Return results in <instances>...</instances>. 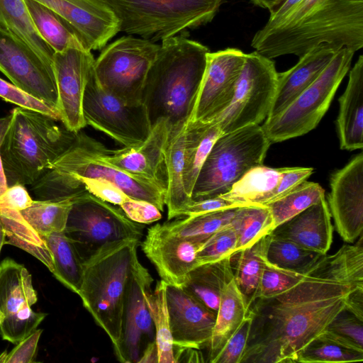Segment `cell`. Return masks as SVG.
I'll return each instance as SVG.
<instances>
[{
	"label": "cell",
	"instance_id": "1",
	"mask_svg": "<svg viewBox=\"0 0 363 363\" xmlns=\"http://www.w3.org/2000/svg\"><path fill=\"white\" fill-rule=\"evenodd\" d=\"M357 288H363L362 235L356 244L320 256L291 288L250 306L252 323L240 363H296Z\"/></svg>",
	"mask_w": 363,
	"mask_h": 363
},
{
	"label": "cell",
	"instance_id": "2",
	"mask_svg": "<svg viewBox=\"0 0 363 363\" xmlns=\"http://www.w3.org/2000/svg\"><path fill=\"white\" fill-rule=\"evenodd\" d=\"M320 44L362 48L363 0H302L279 24L262 28L251 41L256 52L270 59L300 57Z\"/></svg>",
	"mask_w": 363,
	"mask_h": 363
},
{
	"label": "cell",
	"instance_id": "3",
	"mask_svg": "<svg viewBox=\"0 0 363 363\" xmlns=\"http://www.w3.org/2000/svg\"><path fill=\"white\" fill-rule=\"evenodd\" d=\"M188 36L182 32L163 40L149 69L142 103L152 125L160 118L169 127L191 120L210 50Z\"/></svg>",
	"mask_w": 363,
	"mask_h": 363
},
{
	"label": "cell",
	"instance_id": "4",
	"mask_svg": "<svg viewBox=\"0 0 363 363\" xmlns=\"http://www.w3.org/2000/svg\"><path fill=\"white\" fill-rule=\"evenodd\" d=\"M105 145L84 133H77L69 146L32 185L40 200L66 199V188L82 179L108 181L131 198L150 202L160 211L166 191L155 184L114 166L103 158Z\"/></svg>",
	"mask_w": 363,
	"mask_h": 363
},
{
	"label": "cell",
	"instance_id": "5",
	"mask_svg": "<svg viewBox=\"0 0 363 363\" xmlns=\"http://www.w3.org/2000/svg\"><path fill=\"white\" fill-rule=\"evenodd\" d=\"M141 241L123 239L104 245L83 262L78 295L111 340L115 354L121 337L125 294Z\"/></svg>",
	"mask_w": 363,
	"mask_h": 363
},
{
	"label": "cell",
	"instance_id": "6",
	"mask_svg": "<svg viewBox=\"0 0 363 363\" xmlns=\"http://www.w3.org/2000/svg\"><path fill=\"white\" fill-rule=\"evenodd\" d=\"M0 152L7 186L33 184L69 146L76 133L38 111L13 109Z\"/></svg>",
	"mask_w": 363,
	"mask_h": 363
},
{
	"label": "cell",
	"instance_id": "7",
	"mask_svg": "<svg viewBox=\"0 0 363 363\" xmlns=\"http://www.w3.org/2000/svg\"><path fill=\"white\" fill-rule=\"evenodd\" d=\"M120 31L156 43L211 22L224 0H106Z\"/></svg>",
	"mask_w": 363,
	"mask_h": 363
},
{
	"label": "cell",
	"instance_id": "8",
	"mask_svg": "<svg viewBox=\"0 0 363 363\" xmlns=\"http://www.w3.org/2000/svg\"><path fill=\"white\" fill-rule=\"evenodd\" d=\"M271 144L260 125H250L221 134L199 173L192 200L228 193L248 171L263 164Z\"/></svg>",
	"mask_w": 363,
	"mask_h": 363
},
{
	"label": "cell",
	"instance_id": "9",
	"mask_svg": "<svg viewBox=\"0 0 363 363\" xmlns=\"http://www.w3.org/2000/svg\"><path fill=\"white\" fill-rule=\"evenodd\" d=\"M354 51L340 49L320 76L285 109L261 125L271 143L308 133L314 129L326 111L347 73Z\"/></svg>",
	"mask_w": 363,
	"mask_h": 363
},
{
	"label": "cell",
	"instance_id": "10",
	"mask_svg": "<svg viewBox=\"0 0 363 363\" xmlns=\"http://www.w3.org/2000/svg\"><path fill=\"white\" fill-rule=\"evenodd\" d=\"M144 227L128 218L119 206L85 191L74 197L64 233L84 262L106 243L141 240Z\"/></svg>",
	"mask_w": 363,
	"mask_h": 363
},
{
	"label": "cell",
	"instance_id": "11",
	"mask_svg": "<svg viewBox=\"0 0 363 363\" xmlns=\"http://www.w3.org/2000/svg\"><path fill=\"white\" fill-rule=\"evenodd\" d=\"M160 45L123 36L104 47L94 63V72L104 89L129 105L142 103L145 82Z\"/></svg>",
	"mask_w": 363,
	"mask_h": 363
},
{
	"label": "cell",
	"instance_id": "12",
	"mask_svg": "<svg viewBox=\"0 0 363 363\" xmlns=\"http://www.w3.org/2000/svg\"><path fill=\"white\" fill-rule=\"evenodd\" d=\"M277 74L272 59L256 51L245 54L233 100L215 120L222 134L267 119L277 91Z\"/></svg>",
	"mask_w": 363,
	"mask_h": 363
},
{
	"label": "cell",
	"instance_id": "13",
	"mask_svg": "<svg viewBox=\"0 0 363 363\" xmlns=\"http://www.w3.org/2000/svg\"><path fill=\"white\" fill-rule=\"evenodd\" d=\"M82 111L86 125L103 132L123 147L142 143L152 129L145 105L127 104L104 89L96 78L94 65L84 90Z\"/></svg>",
	"mask_w": 363,
	"mask_h": 363
},
{
	"label": "cell",
	"instance_id": "14",
	"mask_svg": "<svg viewBox=\"0 0 363 363\" xmlns=\"http://www.w3.org/2000/svg\"><path fill=\"white\" fill-rule=\"evenodd\" d=\"M37 300L28 270L13 259H4L0 264V333L4 340L17 344L37 329L47 316L32 310Z\"/></svg>",
	"mask_w": 363,
	"mask_h": 363
},
{
	"label": "cell",
	"instance_id": "15",
	"mask_svg": "<svg viewBox=\"0 0 363 363\" xmlns=\"http://www.w3.org/2000/svg\"><path fill=\"white\" fill-rule=\"evenodd\" d=\"M0 71L27 93L57 111L54 67L13 33L0 28Z\"/></svg>",
	"mask_w": 363,
	"mask_h": 363
},
{
	"label": "cell",
	"instance_id": "16",
	"mask_svg": "<svg viewBox=\"0 0 363 363\" xmlns=\"http://www.w3.org/2000/svg\"><path fill=\"white\" fill-rule=\"evenodd\" d=\"M245 53L226 48L207 54L206 67L190 121H215L230 104Z\"/></svg>",
	"mask_w": 363,
	"mask_h": 363
},
{
	"label": "cell",
	"instance_id": "17",
	"mask_svg": "<svg viewBox=\"0 0 363 363\" xmlns=\"http://www.w3.org/2000/svg\"><path fill=\"white\" fill-rule=\"evenodd\" d=\"M153 279L138 259L133 267L125 294L121 337L117 359L138 363L145 347L155 340L152 316L145 298Z\"/></svg>",
	"mask_w": 363,
	"mask_h": 363
},
{
	"label": "cell",
	"instance_id": "18",
	"mask_svg": "<svg viewBox=\"0 0 363 363\" xmlns=\"http://www.w3.org/2000/svg\"><path fill=\"white\" fill-rule=\"evenodd\" d=\"M95 59L91 50L69 48L53 55L60 121L77 133L86 125L82 111L84 90Z\"/></svg>",
	"mask_w": 363,
	"mask_h": 363
},
{
	"label": "cell",
	"instance_id": "19",
	"mask_svg": "<svg viewBox=\"0 0 363 363\" xmlns=\"http://www.w3.org/2000/svg\"><path fill=\"white\" fill-rule=\"evenodd\" d=\"M203 242L177 235L162 223L149 228L140 246L167 285L183 288L199 266L196 255Z\"/></svg>",
	"mask_w": 363,
	"mask_h": 363
},
{
	"label": "cell",
	"instance_id": "20",
	"mask_svg": "<svg viewBox=\"0 0 363 363\" xmlns=\"http://www.w3.org/2000/svg\"><path fill=\"white\" fill-rule=\"evenodd\" d=\"M330 184L328 206L335 230L345 242L352 243L363 230L362 152L334 172Z\"/></svg>",
	"mask_w": 363,
	"mask_h": 363
},
{
	"label": "cell",
	"instance_id": "21",
	"mask_svg": "<svg viewBox=\"0 0 363 363\" xmlns=\"http://www.w3.org/2000/svg\"><path fill=\"white\" fill-rule=\"evenodd\" d=\"M166 297L174 346L208 347L216 313L183 288L167 285Z\"/></svg>",
	"mask_w": 363,
	"mask_h": 363
},
{
	"label": "cell",
	"instance_id": "22",
	"mask_svg": "<svg viewBox=\"0 0 363 363\" xmlns=\"http://www.w3.org/2000/svg\"><path fill=\"white\" fill-rule=\"evenodd\" d=\"M168 132L167 121L160 118L152 125L150 133L144 142L116 150H111L105 146L103 158L130 174L150 181L166 191L164 150Z\"/></svg>",
	"mask_w": 363,
	"mask_h": 363
},
{
	"label": "cell",
	"instance_id": "23",
	"mask_svg": "<svg viewBox=\"0 0 363 363\" xmlns=\"http://www.w3.org/2000/svg\"><path fill=\"white\" fill-rule=\"evenodd\" d=\"M57 13L80 33L89 50H101L120 31L106 0H36Z\"/></svg>",
	"mask_w": 363,
	"mask_h": 363
},
{
	"label": "cell",
	"instance_id": "24",
	"mask_svg": "<svg viewBox=\"0 0 363 363\" xmlns=\"http://www.w3.org/2000/svg\"><path fill=\"white\" fill-rule=\"evenodd\" d=\"M339 50L328 44L316 45L291 68L278 72L277 91L267 118L281 112L313 83Z\"/></svg>",
	"mask_w": 363,
	"mask_h": 363
},
{
	"label": "cell",
	"instance_id": "25",
	"mask_svg": "<svg viewBox=\"0 0 363 363\" xmlns=\"http://www.w3.org/2000/svg\"><path fill=\"white\" fill-rule=\"evenodd\" d=\"M333 233L331 216L325 197L271 232L274 236L322 255H325L330 247Z\"/></svg>",
	"mask_w": 363,
	"mask_h": 363
},
{
	"label": "cell",
	"instance_id": "26",
	"mask_svg": "<svg viewBox=\"0 0 363 363\" xmlns=\"http://www.w3.org/2000/svg\"><path fill=\"white\" fill-rule=\"evenodd\" d=\"M336 120L342 150H355L363 147V56L359 55L349 74L347 87L339 99Z\"/></svg>",
	"mask_w": 363,
	"mask_h": 363
},
{
	"label": "cell",
	"instance_id": "27",
	"mask_svg": "<svg viewBox=\"0 0 363 363\" xmlns=\"http://www.w3.org/2000/svg\"><path fill=\"white\" fill-rule=\"evenodd\" d=\"M187 124L169 126L167 140L164 150L167 172L165 206L168 220L178 218L179 213L192 199L184 186V145Z\"/></svg>",
	"mask_w": 363,
	"mask_h": 363
},
{
	"label": "cell",
	"instance_id": "28",
	"mask_svg": "<svg viewBox=\"0 0 363 363\" xmlns=\"http://www.w3.org/2000/svg\"><path fill=\"white\" fill-rule=\"evenodd\" d=\"M24 1L35 30L55 52L69 48L89 50L80 33L57 13L36 0Z\"/></svg>",
	"mask_w": 363,
	"mask_h": 363
},
{
	"label": "cell",
	"instance_id": "29",
	"mask_svg": "<svg viewBox=\"0 0 363 363\" xmlns=\"http://www.w3.org/2000/svg\"><path fill=\"white\" fill-rule=\"evenodd\" d=\"M248 306L233 279L225 286L220 298L208 348V362L212 363L228 339L240 326Z\"/></svg>",
	"mask_w": 363,
	"mask_h": 363
},
{
	"label": "cell",
	"instance_id": "30",
	"mask_svg": "<svg viewBox=\"0 0 363 363\" xmlns=\"http://www.w3.org/2000/svg\"><path fill=\"white\" fill-rule=\"evenodd\" d=\"M281 168L257 166L248 171L226 194L220 196L238 206H267L276 199Z\"/></svg>",
	"mask_w": 363,
	"mask_h": 363
},
{
	"label": "cell",
	"instance_id": "31",
	"mask_svg": "<svg viewBox=\"0 0 363 363\" xmlns=\"http://www.w3.org/2000/svg\"><path fill=\"white\" fill-rule=\"evenodd\" d=\"M270 233L230 256L233 280L248 308L258 298Z\"/></svg>",
	"mask_w": 363,
	"mask_h": 363
},
{
	"label": "cell",
	"instance_id": "32",
	"mask_svg": "<svg viewBox=\"0 0 363 363\" xmlns=\"http://www.w3.org/2000/svg\"><path fill=\"white\" fill-rule=\"evenodd\" d=\"M221 134L216 121H189L187 123L184 145V186L190 197L202 165Z\"/></svg>",
	"mask_w": 363,
	"mask_h": 363
},
{
	"label": "cell",
	"instance_id": "33",
	"mask_svg": "<svg viewBox=\"0 0 363 363\" xmlns=\"http://www.w3.org/2000/svg\"><path fill=\"white\" fill-rule=\"evenodd\" d=\"M233 279L230 257H227L195 267L183 289L217 313L221 292Z\"/></svg>",
	"mask_w": 363,
	"mask_h": 363
},
{
	"label": "cell",
	"instance_id": "34",
	"mask_svg": "<svg viewBox=\"0 0 363 363\" xmlns=\"http://www.w3.org/2000/svg\"><path fill=\"white\" fill-rule=\"evenodd\" d=\"M0 28L13 33L53 66L55 51L35 30L24 0H0Z\"/></svg>",
	"mask_w": 363,
	"mask_h": 363
},
{
	"label": "cell",
	"instance_id": "35",
	"mask_svg": "<svg viewBox=\"0 0 363 363\" xmlns=\"http://www.w3.org/2000/svg\"><path fill=\"white\" fill-rule=\"evenodd\" d=\"M0 221L5 232V244L14 245L28 252L54 274L53 258L48 247L20 211L0 206Z\"/></svg>",
	"mask_w": 363,
	"mask_h": 363
},
{
	"label": "cell",
	"instance_id": "36",
	"mask_svg": "<svg viewBox=\"0 0 363 363\" xmlns=\"http://www.w3.org/2000/svg\"><path fill=\"white\" fill-rule=\"evenodd\" d=\"M54 262L55 278L72 292L78 294L83 276V261L72 242L64 232L41 237Z\"/></svg>",
	"mask_w": 363,
	"mask_h": 363
},
{
	"label": "cell",
	"instance_id": "37",
	"mask_svg": "<svg viewBox=\"0 0 363 363\" xmlns=\"http://www.w3.org/2000/svg\"><path fill=\"white\" fill-rule=\"evenodd\" d=\"M363 361V350L356 348L323 331L308 343L299 352V363H346Z\"/></svg>",
	"mask_w": 363,
	"mask_h": 363
},
{
	"label": "cell",
	"instance_id": "38",
	"mask_svg": "<svg viewBox=\"0 0 363 363\" xmlns=\"http://www.w3.org/2000/svg\"><path fill=\"white\" fill-rule=\"evenodd\" d=\"M167 284L158 281L155 290L147 289L145 298L149 308L155 332L158 363H176L169 315L166 297Z\"/></svg>",
	"mask_w": 363,
	"mask_h": 363
},
{
	"label": "cell",
	"instance_id": "39",
	"mask_svg": "<svg viewBox=\"0 0 363 363\" xmlns=\"http://www.w3.org/2000/svg\"><path fill=\"white\" fill-rule=\"evenodd\" d=\"M230 224L236 235L237 250L252 245L274 228L269 208L260 205L237 208Z\"/></svg>",
	"mask_w": 363,
	"mask_h": 363
},
{
	"label": "cell",
	"instance_id": "40",
	"mask_svg": "<svg viewBox=\"0 0 363 363\" xmlns=\"http://www.w3.org/2000/svg\"><path fill=\"white\" fill-rule=\"evenodd\" d=\"M74 199L35 200L21 215L40 237L64 232Z\"/></svg>",
	"mask_w": 363,
	"mask_h": 363
},
{
	"label": "cell",
	"instance_id": "41",
	"mask_svg": "<svg viewBox=\"0 0 363 363\" xmlns=\"http://www.w3.org/2000/svg\"><path fill=\"white\" fill-rule=\"evenodd\" d=\"M238 208V207H237ZM237 208L177 218L163 224L171 232L182 237L204 242L211 235L229 225Z\"/></svg>",
	"mask_w": 363,
	"mask_h": 363
},
{
	"label": "cell",
	"instance_id": "42",
	"mask_svg": "<svg viewBox=\"0 0 363 363\" xmlns=\"http://www.w3.org/2000/svg\"><path fill=\"white\" fill-rule=\"evenodd\" d=\"M325 197V190L315 182L307 180L284 196L267 205L274 221V228L296 216Z\"/></svg>",
	"mask_w": 363,
	"mask_h": 363
},
{
	"label": "cell",
	"instance_id": "43",
	"mask_svg": "<svg viewBox=\"0 0 363 363\" xmlns=\"http://www.w3.org/2000/svg\"><path fill=\"white\" fill-rule=\"evenodd\" d=\"M322 255L291 240L274 236L270 233L266 259L277 267L291 271L306 272Z\"/></svg>",
	"mask_w": 363,
	"mask_h": 363
},
{
	"label": "cell",
	"instance_id": "44",
	"mask_svg": "<svg viewBox=\"0 0 363 363\" xmlns=\"http://www.w3.org/2000/svg\"><path fill=\"white\" fill-rule=\"evenodd\" d=\"M308 270L296 272L284 269L269 263L266 259L258 298L272 297L284 292L299 282Z\"/></svg>",
	"mask_w": 363,
	"mask_h": 363
},
{
	"label": "cell",
	"instance_id": "45",
	"mask_svg": "<svg viewBox=\"0 0 363 363\" xmlns=\"http://www.w3.org/2000/svg\"><path fill=\"white\" fill-rule=\"evenodd\" d=\"M237 251V238L230 224L211 235L196 255L199 266L219 261Z\"/></svg>",
	"mask_w": 363,
	"mask_h": 363
},
{
	"label": "cell",
	"instance_id": "46",
	"mask_svg": "<svg viewBox=\"0 0 363 363\" xmlns=\"http://www.w3.org/2000/svg\"><path fill=\"white\" fill-rule=\"evenodd\" d=\"M325 330L351 346L363 350V320L345 308L333 319Z\"/></svg>",
	"mask_w": 363,
	"mask_h": 363
},
{
	"label": "cell",
	"instance_id": "47",
	"mask_svg": "<svg viewBox=\"0 0 363 363\" xmlns=\"http://www.w3.org/2000/svg\"><path fill=\"white\" fill-rule=\"evenodd\" d=\"M0 97L19 107L38 111L57 121H60V113L55 108L1 78H0Z\"/></svg>",
	"mask_w": 363,
	"mask_h": 363
},
{
	"label": "cell",
	"instance_id": "48",
	"mask_svg": "<svg viewBox=\"0 0 363 363\" xmlns=\"http://www.w3.org/2000/svg\"><path fill=\"white\" fill-rule=\"evenodd\" d=\"M252 323L248 311L240 326L228 339L212 363H240L245 350Z\"/></svg>",
	"mask_w": 363,
	"mask_h": 363
},
{
	"label": "cell",
	"instance_id": "49",
	"mask_svg": "<svg viewBox=\"0 0 363 363\" xmlns=\"http://www.w3.org/2000/svg\"><path fill=\"white\" fill-rule=\"evenodd\" d=\"M43 333L41 329H35L9 353L0 355L1 363H33L35 362L38 344Z\"/></svg>",
	"mask_w": 363,
	"mask_h": 363
},
{
	"label": "cell",
	"instance_id": "50",
	"mask_svg": "<svg viewBox=\"0 0 363 363\" xmlns=\"http://www.w3.org/2000/svg\"><path fill=\"white\" fill-rule=\"evenodd\" d=\"M131 220L141 223L150 224L161 219L160 209L152 203L130 197L119 206Z\"/></svg>",
	"mask_w": 363,
	"mask_h": 363
},
{
	"label": "cell",
	"instance_id": "51",
	"mask_svg": "<svg viewBox=\"0 0 363 363\" xmlns=\"http://www.w3.org/2000/svg\"><path fill=\"white\" fill-rule=\"evenodd\" d=\"M238 206L221 196H216L203 200H192L179 213V217H193L216 211L237 208Z\"/></svg>",
	"mask_w": 363,
	"mask_h": 363
},
{
	"label": "cell",
	"instance_id": "52",
	"mask_svg": "<svg viewBox=\"0 0 363 363\" xmlns=\"http://www.w3.org/2000/svg\"><path fill=\"white\" fill-rule=\"evenodd\" d=\"M33 201L24 185L20 184L8 186L0 195V206L20 212L30 206Z\"/></svg>",
	"mask_w": 363,
	"mask_h": 363
},
{
	"label": "cell",
	"instance_id": "53",
	"mask_svg": "<svg viewBox=\"0 0 363 363\" xmlns=\"http://www.w3.org/2000/svg\"><path fill=\"white\" fill-rule=\"evenodd\" d=\"M301 1L302 0H284L279 7L270 13L267 22L262 28L269 29L279 24Z\"/></svg>",
	"mask_w": 363,
	"mask_h": 363
},
{
	"label": "cell",
	"instance_id": "54",
	"mask_svg": "<svg viewBox=\"0 0 363 363\" xmlns=\"http://www.w3.org/2000/svg\"><path fill=\"white\" fill-rule=\"evenodd\" d=\"M174 356L176 363L205 362L201 350L193 347L174 346Z\"/></svg>",
	"mask_w": 363,
	"mask_h": 363
},
{
	"label": "cell",
	"instance_id": "55",
	"mask_svg": "<svg viewBox=\"0 0 363 363\" xmlns=\"http://www.w3.org/2000/svg\"><path fill=\"white\" fill-rule=\"evenodd\" d=\"M345 308L363 320V288L355 289L350 294Z\"/></svg>",
	"mask_w": 363,
	"mask_h": 363
},
{
	"label": "cell",
	"instance_id": "56",
	"mask_svg": "<svg viewBox=\"0 0 363 363\" xmlns=\"http://www.w3.org/2000/svg\"><path fill=\"white\" fill-rule=\"evenodd\" d=\"M11 119V116H7L5 117L0 118V148L1 143L3 142L4 138L8 130L10 122ZM7 183L6 177L4 174V171L2 165V161L1 157V152H0V195L7 189Z\"/></svg>",
	"mask_w": 363,
	"mask_h": 363
},
{
	"label": "cell",
	"instance_id": "57",
	"mask_svg": "<svg viewBox=\"0 0 363 363\" xmlns=\"http://www.w3.org/2000/svg\"><path fill=\"white\" fill-rule=\"evenodd\" d=\"M138 363H158V352L155 340L145 347Z\"/></svg>",
	"mask_w": 363,
	"mask_h": 363
},
{
	"label": "cell",
	"instance_id": "58",
	"mask_svg": "<svg viewBox=\"0 0 363 363\" xmlns=\"http://www.w3.org/2000/svg\"><path fill=\"white\" fill-rule=\"evenodd\" d=\"M255 4L268 9L270 13L279 7L284 0H251Z\"/></svg>",
	"mask_w": 363,
	"mask_h": 363
},
{
	"label": "cell",
	"instance_id": "59",
	"mask_svg": "<svg viewBox=\"0 0 363 363\" xmlns=\"http://www.w3.org/2000/svg\"><path fill=\"white\" fill-rule=\"evenodd\" d=\"M5 242H6L5 232L4 230L3 226L0 221V252H1L3 245L5 244Z\"/></svg>",
	"mask_w": 363,
	"mask_h": 363
},
{
	"label": "cell",
	"instance_id": "60",
	"mask_svg": "<svg viewBox=\"0 0 363 363\" xmlns=\"http://www.w3.org/2000/svg\"><path fill=\"white\" fill-rule=\"evenodd\" d=\"M2 320H3V316H2V315L0 313V325H1V322H2Z\"/></svg>",
	"mask_w": 363,
	"mask_h": 363
},
{
	"label": "cell",
	"instance_id": "61",
	"mask_svg": "<svg viewBox=\"0 0 363 363\" xmlns=\"http://www.w3.org/2000/svg\"><path fill=\"white\" fill-rule=\"evenodd\" d=\"M351 1H362V0H351Z\"/></svg>",
	"mask_w": 363,
	"mask_h": 363
}]
</instances>
